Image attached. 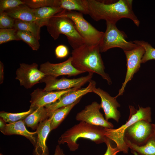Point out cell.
Returning <instances> with one entry per match:
<instances>
[{
  "label": "cell",
  "mask_w": 155,
  "mask_h": 155,
  "mask_svg": "<svg viewBox=\"0 0 155 155\" xmlns=\"http://www.w3.org/2000/svg\"><path fill=\"white\" fill-rule=\"evenodd\" d=\"M132 0H86L88 15L94 20H104L116 24L123 18L132 20L138 27L140 21L132 8Z\"/></svg>",
  "instance_id": "cell-1"
},
{
  "label": "cell",
  "mask_w": 155,
  "mask_h": 155,
  "mask_svg": "<svg viewBox=\"0 0 155 155\" xmlns=\"http://www.w3.org/2000/svg\"><path fill=\"white\" fill-rule=\"evenodd\" d=\"M100 53L99 45L91 46L84 44L73 50L72 64L76 69L84 73L87 72L100 75L111 85L112 81L104 71L105 67Z\"/></svg>",
  "instance_id": "cell-2"
},
{
  "label": "cell",
  "mask_w": 155,
  "mask_h": 155,
  "mask_svg": "<svg viewBox=\"0 0 155 155\" xmlns=\"http://www.w3.org/2000/svg\"><path fill=\"white\" fill-rule=\"evenodd\" d=\"M104 128L80 121L63 134L59 139L58 142L59 144L67 143L71 151H75L78 149L79 144L77 141L81 138L89 139L98 144L106 143L109 139L104 134Z\"/></svg>",
  "instance_id": "cell-3"
},
{
  "label": "cell",
  "mask_w": 155,
  "mask_h": 155,
  "mask_svg": "<svg viewBox=\"0 0 155 155\" xmlns=\"http://www.w3.org/2000/svg\"><path fill=\"white\" fill-rule=\"evenodd\" d=\"M139 109L129 106L130 114L128 120L119 128L114 129L104 128V134L109 140L114 141L120 152L127 154L129 148L124 141V133L127 128L137 121L144 120L152 122L151 110L150 107H143L139 105Z\"/></svg>",
  "instance_id": "cell-4"
},
{
  "label": "cell",
  "mask_w": 155,
  "mask_h": 155,
  "mask_svg": "<svg viewBox=\"0 0 155 155\" xmlns=\"http://www.w3.org/2000/svg\"><path fill=\"white\" fill-rule=\"evenodd\" d=\"M46 26L49 33L54 40L57 39L61 34L65 35L73 49L85 44L71 20L60 13L51 18Z\"/></svg>",
  "instance_id": "cell-5"
},
{
  "label": "cell",
  "mask_w": 155,
  "mask_h": 155,
  "mask_svg": "<svg viewBox=\"0 0 155 155\" xmlns=\"http://www.w3.org/2000/svg\"><path fill=\"white\" fill-rule=\"evenodd\" d=\"M60 13L71 20L86 44L91 46L99 45L104 32L93 26L84 19L83 14L76 11L65 10Z\"/></svg>",
  "instance_id": "cell-6"
},
{
  "label": "cell",
  "mask_w": 155,
  "mask_h": 155,
  "mask_svg": "<svg viewBox=\"0 0 155 155\" xmlns=\"http://www.w3.org/2000/svg\"><path fill=\"white\" fill-rule=\"evenodd\" d=\"M106 29L99 44L100 52H105L110 49L118 48L123 51L133 49L137 46L133 42L128 41L127 35L119 30L115 24L106 22Z\"/></svg>",
  "instance_id": "cell-7"
},
{
  "label": "cell",
  "mask_w": 155,
  "mask_h": 155,
  "mask_svg": "<svg viewBox=\"0 0 155 155\" xmlns=\"http://www.w3.org/2000/svg\"><path fill=\"white\" fill-rule=\"evenodd\" d=\"M93 74L89 73L86 76L73 79L63 78L59 79L52 76L45 75L40 82L45 83L44 89L46 91L63 90L74 88H80L91 80Z\"/></svg>",
  "instance_id": "cell-8"
},
{
  "label": "cell",
  "mask_w": 155,
  "mask_h": 155,
  "mask_svg": "<svg viewBox=\"0 0 155 155\" xmlns=\"http://www.w3.org/2000/svg\"><path fill=\"white\" fill-rule=\"evenodd\" d=\"M154 133L152 124L145 120H140L127 128L124 139L135 145L142 146Z\"/></svg>",
  "instance_id": "cell-9"
},
{
  "label": "cell",
  "mask_w": 155,
  "mask_h": 155,
  "mask_svg": "<svg viewBox=\"0 0 155 155\" xmlns=\"http://www.w3.org/2000/svg\"><path fill=\"white\" fill-rule=\"evenodd\" d=\"M124 52L126 57L127 69L124 81L118 94L115 97L116 98L123 94L127 84L131 80L134 74L139 70L145 50L142 46H137L133 49Z\"/></svg>",
  "instance_id": "cell-10"
},
{
  "label": "cell",
  "mask_w": 155,
  "mask_h": 155,
  "mask_svg": "<svg viewBox=\"0 0 155 155\" xmlns=\"http://www.w3.org/2000/svg\"><path fill=\"white\" fill-rule=\"evenodd\" d=\"M16 70V79L18 80L20 85L29 89L40 82L45 75L38 69V65L33 63L31 64L25 63L20 64Z\"/></svg>",
  "instance_id": "cell-11"
},
{
  "label": "cell",
  "mask_w": 155,
  "mask_h": 155,
  "mask_svg": "<svg viewBox=\"0 0 155 155\" xmlns=\"http://www.w3.org/2000/svg\"><path fill=\"white\" fill-rule=\"evenodd\" d=\"M100 104L94 102L86 106L83 110L77 113L76 120L89 124L107 128H113L112 123L106 121L100 112Z\"/></svg>",
  "instance_id": "cell-12"
},
{
  "label": "cell",
  "mask_w": 155,
  "mask_h": 155,
  "mask_svg": "<svg viewBox=\"0 0 155 155\" xmlns=\"http://www.w3.org/2000/svg\"><path fill=\"white\" fill-rule=\"evenodd\" d=\"M89 82L87 87L69 92L63 95L54 102L46 106L45 107L49 115L55 110L73 104L86 94L93 92V89L96 87V82L91 80Z\"/></svg>",
  "instance_id": "cell-13"
},
{
  "label": "cell",
  "mask_w": 155,
  "mask_h": 155,
  "mask_svg": "<svg viewBox=\"0 0 155 155\" xmlns=\"http://www.w3.org/2000/svg\"><path fill=\"white\" fill-rule=\"evenodd\" d=\"M39 69L45 75H50L56 78L61 75L75 76L84 73L73 66L71 57L65 61L59 63H53L47 61L40 65Z\"/></svg>",
  "instance_id": "cell-14"
},
{
  "label": "cell",
  "mask_w": 155,
  "mask_h": 155,
  "mask_svg": "<svg viewBox=\"0 0 155 155\" xmlns=\"http://www.w3.org/2000/svg\"><path fill=\"white\" fill-rule=\"evenodd\" d=\"M79 88H74L63 90L49 91L38 88L30 94V108L35 110L39 107L45 106L56 101L63 94Z\"/></svg>",
  "instance_id": "cell-15"
},
{
  "label": "cell",
  "mask_w": 155,
  "mask_h": 155,
  "mask_svg": "<svg viewBox=\"0 0 155 155\" xmlns=\"http://www.w3.org/2000/svg\"><path fill=\"white\" fill-rule=\"evenodd\" d=\"M93 92L97 94L100 97L101 108L104 111L105 119L107 121L113 119L118 122L120 117L119 111L117 108L120 106L116 98L111 96L108 93L100 88H94Z\"/></svg>",
  "instance_id": "cell-16"
},
{
  "label": "cell",
  "mask_w": 155,
  "mask_h": 155,
  "mask_svg": "<svg viewBox=\"0 0 155 155\" xmlns=\"http://www.w3.org/2000/svg\"><path fill=\"white\" fill-rule=\"evenodd\" d=\"M51 131L49 118L39 124L36 131L37 137L33 152L34 155H49L46 141Z\"/></svg>",
  "instance_id": "cell-17"
},
{
  "label": "cell",
  "mask_w": 155,
  "mask_h": 155,
  "mask_svg": "<svg viewBox=\"0 0 155 155\" xmlns=\"http://www.w3.org/2000/svg\"><path fill=\"white\" fill-rule=\"evenodd\" d=\"M1 132L6 135H18L23 136L28 139L34 146L36 143L37 138L35 135L36 131L30 132L26 128L23 120H20L6 124L5 128Z\"/></svg>",
  "instance_id": "cell-18"
},
{
  "label": "cell",
  "mask_w": 155,
  "mask_h": 155,
  "mask_svg": "<svg viewBox=\"0 0 155 155\" xmlns=\"http://www.w3.org/2000/svg\"><path fill=\"white\" fill-rule=\"evenodd\" d=\"M63 10L59 7H45L33 9L35 22L41 27L46 26L50 19Z\"/></svg>",
  "instance_id": "cell-19"
},
{
  "label": "cell",
  "mask_w": 155,
  "mask_h": 155,
  "mask_svg": "<svg viewBox=\"0 0 155 155\" xmlns=\"http://www.w3.org/2000/svg\"><path fill=\"white\" fill-rule=\"evenodd\" d=\"M55 7L88 14L86 0H55Z\"/></svg>",
  "instance_id": "cell-20"
},
{
  "label": "cell",
  "mask_w": 155,
  "mask_h": 155,
  "mask_svg": "<svg viewBox=\"0 0 155 155\" xmlns=\"http://www.w3.org/2000/svg\"><path fill=\"white\" fill-rule=\"evenodd\" d=\"M49 117L45 106L39 107L27 116L23 121L25 125L33 129H36L39 124Z\"/></svg>",
  "instance_id": "cell-21"
},
{
  "label": "cell",
  "mask_w": 155,
  "mask_h": 155,
  "mask_svg": "<svg viewBox=\"0 0 155 155\" xmlns=\"http://www.w3.org/2000/svg\"><path fill=\"white\" fill-rule=\"evenodd\" d=\"M8 15L15 20L28 22H35L33 9L24 4L5 11Z\"/></svg>",
  "instance_id": "cell-22"
},
{
  "label": "cell",
  "mask_w": 155,
  "mask_h": 155,
  "mask_svg": "<svg viewBox=\"0 0 155 155\" xmlns=\"http://www.w3.org/2000/svg\"><path fill=\"white\" fill-rule=\"evenodd\" d=\"M81 98L68 106L54 110L50 114L51 131L56 128L64 120L72 109L79 102Z\"/></svg>",
  "instance_id": "cell-23"
},
{
  "label": "cell",
  "mask_w": 155,
  "mask_h": 155,
  "mask_svg": "<svg viewBox=\"0 0 155 155\" xmlns=\"http://www.w3.org/2000/svg\"><path fill=\"white\" fill-rule=\"evenodd\" d=\"M125 142L131 150L135 151L138 155H155V134L154 133L146 143L142 146L131 143L124 139Z\"/></svg>",
  "instance_id": "cell-24"
},
{
  "label": "cell",
  "mask_w": 155,
  "mask_h": 155,
  "mask_svg": "<svg viewBox=\"0 0 155 155\" xmlns=\"http://www.w3.org/2000/svg\"><path fill=\"white\" fill-rule=\"evenodd\" d=\"M41 27L35 22H28L15 20L13 28L17 30L30 32L39 40L40 38Z\"/></svg>",
  "instance_id": "cell-25"
},
{
  "label": "cell",
  "mask_w": 155,
  "mask_h": 155,
  "mask_svg": "<svg viewBox=\"0 0 155 155\" xmlns=\"http://www.w3.org/2000/svg\"><path fill=\"white\" fill-rule=\"evenodd\" d=\"M34 110L30 108L27 111L16 113L1 111L0 113V117L6 123H12L23 120Z\"/></svg>",
  "instance_id": "cell-26"
},
{
  "label": "cell",
  "mask_w": 155,
  "mask_h": 155,
  "mask_svg": "<svg viewBox=\"0 0 155 155\" xmlns=\"http://www.w3.org/2000/svg\"><path fill=\"white\" fill-rule=\"evenodd\" d=\"M17 35L20 40L27 44L34 51L38 50L40 44L38 40L32 33L27 31L17 30Z\"/></svg>",
  "instance_id": "cell-27"
},
{
  "label": "cell",
  "mask_w": 155,
  "mask_h": 155,
  "mask_svg": "<svg viewBox=\"0 0 155 155\" xmlns=\"http://www.w3.org/2000/svg\"><path fill=\"white\" fill-rule=\"evenodd\" d=\"M137 46L143 47L145 50L144 54L141 60V63L155 59V48L148 42L144 40H135L132 41Z\"/></svg>",
  "instance_id": "cell-28"
},
{
  "label": "cell",
  "mask_w": 155,
  "mask_h": 155,
  "mask_svg": "<svg viewBox=\"0 0 155 155\" xmlns=\"http://www.w3.org/2000/svg\"><path fill=\"white\" fill-rule=\"evenodd\" d=\"M14 28L0 29V44L13 40H20Z\"/></svg>",
  "instance_id": "cell-29"
},
{
  "label": "cell",
  "mask_w": 155,
  "mask_h": 155,
  "mask_svg": "<svg viewBox=\"0 0 155 155\" xmlns=\"http://www.w3.org/2000/svg\"><path fill=\"white\" fill-rule=\"evenodd\" d=\"M24 4L32 9L45 7H54L55 0H24Z\"/></svg>",
  "instance_id": "cell-30"
},
{
  "label": "cell",
  "mask_w": 155,
  "mask_h": 155,
  "mask_svg": "<svg viewBox=\"0 0 155 155\" xmlns=\"http://www.w3.org/2000/svg\"><path fill=\"white\" fill-rule=\"evenodd\" d=\"M23 0H0V13L13 9L20 5L24 4Z\"/></svg>",
  "instance_id": "cell-31"
},
{
  "label": "cell",
  "mask_w": 155,
  "mask_h": 155,
  "mask_svg": "<svg viewBox=\"0 0 155 155\" xmlns=\"http://www.w3.org/2000/svg\"><path fill=\"white\" fill-rule=\"evenodd\" d=\"M15 20L5 11L0 13V28H13Z\"/></svg>",
  "instance_id": "cell-32"
},
{
  "label": "cell",
  "mask_w": 155,
  "mask_h": 155,
  "mask_svg": "<svg viewBox=\"0 0 155 155\" xmlns=\"http://www.w3.org/2000/svg\"><path fill=\"white\" fill-rule=\"evenodd\" d=\"M69 49L65 45L60 44L58 46L55 50V53L56 57L62 59L66 57L68 55Z\"/></svg>",
  "instance_id": "cell-33"
},
{
  "label": "cell",
  "mask_w": 155,
  "mask_h": 155,
  "mask_svg": "<svg viewBox=\"0 0 155 155\" xmlns=\"http://www.w3.org/2000/svg\"><path fill=\"white\" fill-rule=\"evenodd\" d=\"M105 144L107 146V148L104 155H116L120 152L117 147L115 148L112 147L110 142V140H108Z\"/></svg>",
  "instance_id": "cell-34"
},
{
  "label": "cell",
  "mask_w": 155,
  "mask_h": 155,
  "mask_svg": "<svg viewBox=\"0 0 155 155\" xmlns=\"http://www.w3.org/2000/svg\"><path fill=\"white\" fill-rule=\"evenodd\" d=\"M4 80V65L3 63L0 61V84H2Z\"/></svg>",
  "instance_id": "cell-35"
},
{
  "label": "cell",
  "mask_w": 155,
  "mask_h": 155,
  "mask_svg": "<svg viewBox=\"0 0 155 155\" xmlns=\"http://www.w3.org/2000/svg\"><path fill=\"white\" fill-rule=\"evenodd\" d=\"M54 155H65L63 150L59 145L56 147Z\"/></svg>",
  "instance_id": "cell-36"
},
{
  "label": "cell",
  "mask_w": 155,
  "mask_h": 155,
  "mask_svg": "<svg viewBox=\"0 0 155 155\" xmlns=\"http://www.w3.org/2000/svg\"><path fill=\"white\" fill-rule=\"evenodd\" d=\"M6 123L1 118L0 119V131L3 130L5 128L6 125Z\"/></svg>",
  "instance_id": "cell-37"
},
{
  "label": "cell",
  "mask_w": 155,
  "mask_h": 155,
  "mask_svg": "<svg viewBox=\"0 0 155 155\" xmlns=\"http://www.w3.org/2000/svg\"><path fill=\"white\" fill-rule=\"evenodd\" d=\"M152 125L154 133L155 134V124H152Z\"/></svg>",
  "instance_id": "cell-38"
},
{
  "label": "cell",
  "mask_w": 155,
  "mask_h": 155,
  "mask_svg": "<svg viewBox=\"0 0 155 155\" xmlns=\"http://www.w3.org/2000/svg\"><path fill=\"white\" fill-rule=\"evenodd\" d=\"M131 153H133L134 155H138L137 153L135 151L131 150Z\"/></svg>",
  "instance_id": "cell-39"
},
{
  "label": "cell",
  "mask_w": 155,
  "mask_h": 155,
  "mask_svg": "<svg viewBox=\"0 0 155 155\" xmlns=\"http://www.w3.org/2000/svg\"><path fill=\"white\" fill-rule=\"evenodd\" d=\"M0 155H3L2 153H0Z\"/></svg>",
  "instance_id": "cell-40"
}]
</instances>
